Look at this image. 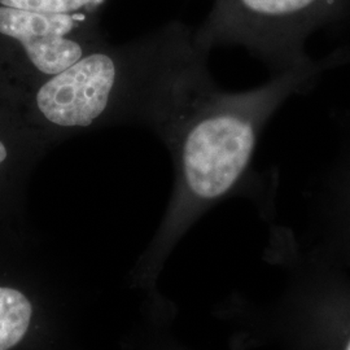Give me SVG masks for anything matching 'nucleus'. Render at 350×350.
Instances as JSON below:
<instances>
[{
	"label": "nucleus",
	"mask_w": 350,
	"mask_h": 350,
	"mask_svg": "<svg viewBox=\"0 0 350 350\" xmlns=\"http://www.w3.org/2000/svg\"><path fill=\"white\" fill-rule=\"evenodd\" d=\"M0 350H75L65 292L27 234H0Z\"/></svg>",
	"instance_id": "nucleus-5"
},
{
	"label": "nucleus",
	"mask_w": 350,
	"mask_h": 350,
	"mask_svg": "<svg viewBox=\"0 0 350 350\" xmlns=\"http://www.w3.org/2000/svg\"><path fill=\"white\" fill-rule=\"evenodd\" d=\"M107 43L100 13H40L0 4V96L14 105Z\"/></svg>",
	"instance_id": "nucleus-4"
},
{
	"label": "nucleus",
	"mask_w": 350,
	"mask_h": 350,
	"mask_svg": "<svg viewBox=\"0 0 350 350\" xmlns=\"http://www.w3.org/2000/svg\"><path fill=\"white\" fill-rule=\"evenodd\" d=\"M51 147L18 108L0 96V234H27V185Z\"/></svg>",
	"instance_id": "nucleus-6"
},
{
	"label": "nucleus",
	"mask_w": 350,
	"mask_h": 350,
	"mask_svg": "<svg viewBox=\"0 0 350 350\" xmlns=\"http://www.w3.org/2000/svg\"><path fill=\"white\" fill-rule=\"evenodd\" d=\"M319 70L312 62L240 92L213 86L178 116L159 135L174 163L176 212L219 200L239 185L266 125Z\"/></svg>",
	"instance_id": "nucleus-2"
},
{
	"label": "nucleus",
	"mask_w": 350,
	"mask_h": 350,
	"mask_svg": "<svg viewBox=\"0 0 350 350\" xmlns=\"http://www.w3.org/2000/svg\"><path fill=\"white\" fill-rule=\"evenodd\" d=\"M109 0H0L1 5L40 13H103Z\"/></svg>",
	"instance_id": "nucleus-7"
},
{
	"label": "nucleus",
	"mask_w": 350,
	"mask_h": 350,
	"mask_svg": "<svg viewBox=\"0 0 350 350\" xmlns=\"http://www.w3.org/2000/svg\"><path fill=\"white\" fill-rule=\"evenodd\" d=\"M193 29L170 21L142 37L92 51L14 105L53 146L112 126L157 137L215 86Z\"/></svg>",
	"instance_id": "nucleus-1"
},
{
	"label": "nucleus",
	"mask_w": 350,
	"mask_h": 350,
	"mask_svg": "<svg viewBox=\"0 0 350 350\" xmlns=\"http://www.w3.org/2000/svg\"><path fill=\"white\" fill-rule=\"evenodd\" d=\"M349 7L350 0H213L193 39L208 55L218 47H241L279 75L312 63L308 38Z\"/></svg>",
	"instance_id": "nucleus-3"
}]
</instances>
